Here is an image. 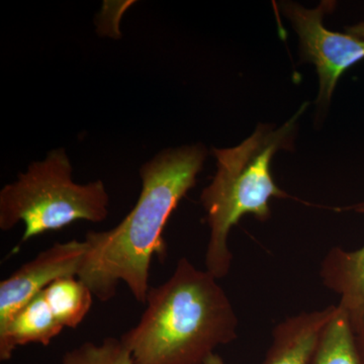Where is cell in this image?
Listing matches in <instances>:
<instances>
[{
    "label": "cell",
    "mask_w": 364,
    "mask_h": 364,
    "mask_svg": "<svg viewBox=\"0 0 364 364\" xmlns=\"http://www.w3.org/2000/svg\"><path fill=\"white\" fill-rule=\"evenodd\" d=\"M208 150L203 144L162 150L140 168L142 189L135 207L107 231H90L77 277L100 301L114 298L124 282L146 304L151 261L164 251L162 233L179 202L196 183Z\"/></svg>",
    "instance_id": "cell-1"
},
{
    "label": "cell",
    "mask_w": 364,
    "mask_h": 364,
    "mask_svg": "<svg viewBox=\"0 0 364 364\" xmlns=\"http://www.w3.org/2000/svg\"><path fill=\"white\" fill-rule=\"evenodd\" d=\"M140 322L122 337L133 364H203L237 338L239 320L226 291L188 258L150 287Z\"/></svg>",
    "instance_id": "cell-2"
},
{
    "label": "cell",
    "mask_w": 364,
    "mask_h": 364,
    "mask_svg": "<svg viewBox=\"0 0 364 364\" xmlns=\"http://www.w3.org/2000/svg\"><path fill=\"white\" fill-rule=\"evenodd\" d=\"M304 105L284 126L273 129L258 124L255 132L240 145L214 149L217 172L203 191L200 202L207 214L210 235L205 252V268L215 279L226 277L232 256L228 237L241 218L252 215L261 222L269 219V200L286 198L287 193L273 181L270 164L275 153L291 149Z\"/></svg>",
    "instance_id": "cell-3"
},
{
    "label": "cell",
    "mask_w": 364,
    "mask_h": 364,
    "mask_svg": "<svg viewBox=\"0 0 364 364\" xmlns=\"http://www.w3.org/2000/svg\"><path fill=\"white\" fill-rule=\"evenodd\" d=\"M109 196L102 181L78 184L64 148L33 162L0 191V229L25 225L21 243L76 221L100 223L109 215Z\"/></svg>",
    "instance_id": "cell-4"
},
{
    "label": "cell",
    "mask_w": 364,
    "mask_h": 364,
    "mask_svg": "<svg viewBox=\"0 0 364 364\" xmlns=\"http://www.w3.org/2000/svg\"><path fill=\"white\" fill-rule=\"evenodd\" d=\"M335 6V1H322L314 9L294 2L282 4V13L299 35L301 57L317 69L320 105L329 104L342 74L364 59V40L332 32L323 25V16Z\"/></svg>",
    "instance_id": "cell-5"
},
{
    "label": "cell",
    "mask_w": 364,
    "mask_h": 364,
    "mask_svg": "<svg viewBox=\"0 0 364 364\" xmlns=\"http://www.w3.org/2000/svg\"><path fill=\"white\" fill-rule=\"evenodd\" d=\"M87 252L85 240L56 243L0 282V328L57 279L77 277Z\"/></svg>",
    "instance_id": "cell-6"
},
{
    "label": "cell",
    "mask_w": 364,
    "mask_h": 364,
    "mask_svg": "<svg viewBox=\"0 0 364 364\" xmlns=\"http://www.w3.org/2000/svg\"><path fill=\"white\" fill-rule=\"evenodd\" d=\"M337 305L291 316L275 326L272 341L260 364H309Z\"/></svg>",
    "instance_id": "cell-7"
},
{
    "label": "cell",
    "mask_w": 364,
    "mask_h": 364,
    "mask_svg": "<svg viewBox=\"0 0 364 364\" xmlns=\"http://www.w3.org/2000/svg\"><path fill=\"white\" fill-rule=\"evenodd\" d=\"M364 212V205L358 208ZM323 284L339 294V306L347 313L355 334L364 327V246L346 251L333 247L321 263Z\"/></svg>",
    "instance_id": "cell-8"
},
{
    "label": "cell",
    "mask_w": 364,
    "mask_h": 364,
    "mask_svg": "<svg viewBox=\"0 0 364 364\" xmlns=\"http://www.w3.org/2000/svg\"><path fill=\"white\" fill-rule=\"evenodd\" d=\"M63 329L42 291L16 312L4 328H0V360H9L16 348L23 345L48 346Z\"/></svg>",
    "instance_id": "cell-9"
},
{
    "label": "cell",
    "mask_w": 364,
    "mask_h": 364,
    "mask_svg": "<svg viewBox=\"0 0 364 364\" xmlns=\"http://www.w3.org/2000/svg\"><path fill=\"white\" fill-rule=\"evenodd\" d=\"M309 364H363L350 318L341 306L337 305Z\"/></svg>",
    "instance_id": "cell-10"
},
{
    "label": "cell",
    "mask_w": 364,
    "mask_h": 364,
    "mask_svg": "<svg viewBox=\"0 0 364 364\" xmlns=\"http://www.w3.org/2000/svg\"><path fill=\"white\" fill-rule=\"evenodd\" d=\"M43 294L60 324L71 329L85 320L95 296L77 277L57 279L46 287Z\"/></svg>",
    "instance_id": "cell-11"
},
{
    "label": "cell",
    "mask_w": 364,
    "mask_h": 364,
    "mask_svg": "<svg viewBox=\"0 0 364 364\" xmlns=\"http://www.w3.org/2000/svg\"><path fill=\"white\" fill-rule=\"evenodd\" d=\"M61 364H133V360L122 339L107 337L102 343L85 342L66 352Z\"/></svg>",
    "instance_id": "cell-12"
},
{
    "label": "cell",
    "mask_w": 364,
    "mask_h": 364,
    "mask_svg": "<svg viewBox=\"0 0 364 364\" xmlns=\"http://www.w3.org/2000/svg\"><path fill=\"white\" fill-rule=\"evenodd\" d=\"M346 33L354 36V37L359 38V39L364 40V21L346 28Z\"/></svg>",
    "instance_id": "cell-13"
},
{
    "label": "cell",
    "mask_w": 364,
    "mask_h": 364,
    "mask_svg": "<svg viewBox=\"0 0 364 364\" xmlns=\"http://www.w3.org/2000/svg\"><path fill=\"white\" fill-rule=\"evenodd\" d=\"M355 336L356 342H358L359 354H360L361 360H363V363L364 364V327L360 332L355 334Z\"/></svg>",
    "instance_id": "cell-14"
},
{
    "label": "cell",
    "mask_w": 364,
    "mask_h": 364,
    "mask_svg": "<svg viewBox=\"0 0 364 364\" xmlns=\"http://www.w3.org/2000/svg\"><path fill=\"white\" fill-rule=\"evenodd\" d=\"M203 364H226V363H225V361L223 360L221 356L218 355V354L214 353V354H212V355H210V358H208L207 359V360H205V363Z\"/></svg>",
    "instance_id": "cell-15"
}]
</instances>
